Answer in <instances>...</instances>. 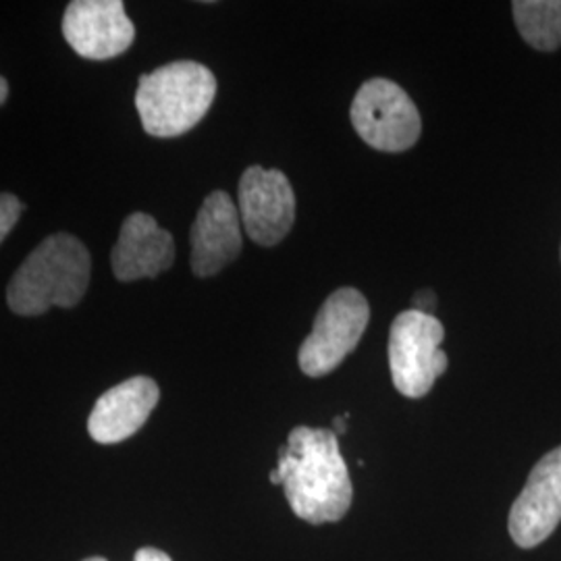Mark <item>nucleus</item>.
<instances>
[{
    "label": "nucleus",
    "instance_id": "1",
    "mask_svg": "<svg viewBox=\"0 0 561 561\" xmlns=\"http://www.w3.org/2000/svg\"><path fill=\"white\" fill-rule=\"evenodd\" d=\"M277 472L285 497L301 520L327 524L347 514L354 486L333 431L296 426L280 447Z\"/></svg>",
    "mask_w": 561,
    "mask_h": 561
},
{
    "label": "nucleus",
    "instance_id": "2",
    "mask_svg": "<svg viewBox=\"0 0 561 561\" xmlns=\"http://www.w3.org/2000/svg\"><path fill=\"white\" fill-rule=\"evenodd\" d=\"M90 273V252L78 238L50 236L13 275L7 289L9 308L20 317H41L53 306L73 308L85 296Z\"/></svg>",
    "mask_w": 561,
    "mask_h": 561
},
{
    "label": "nucleus",
    "instance_id": "3",
    "mask_svg": "<svg viewBox=\"0 0 561 561\" xmlns=\"http://www.w3.org/2000/svg\"><path fill=\"white\" fill-rule=\"evenodd\" d=\"M217 96V80L196 60L169 62L141 76L136 108L141 127L154 138H178L194 129Z\"/></svg>",
    "mask_w": 561,
    "mask_h": 561
},
{
    "label": "nucleus",
    "instance_id": "4",
    "mask_svg": "<svg viewBox=\"0 0 561 561\" xmlns=\"http://www.w3.org/2000/svg\"><path fill=\"white\" fill-rule=\"evenodd\" d=\"M445 329L433 314L405 310L389 331V368L401 396L424 398L447 370V354L442 350Z\"/></svg>",
    "mask_w": 561,
    "mask_h": 561
},
{
    "label": "nucleus",
    "instance_id": "5",
    "mask_svg": "<svg viewBox=\"0 0 561 561\" xmlns=\"http://www.w3.org/2000/svg\"><path fill=\"white\" fill-rule=\"evenodd\" d=\"M368 321L370 306L358 289L341 287L333 291L322 304L312 333L301 343V373L308 377L333 373L356 350Z\"/></svg>",
    "mask_w": 561,
    "mask_h": 561
},
{
    "label": "nucleus",
    "instance_id": "6",
    "mask_svg": "<svg viewBox=\"0 0 561 561\" xmlns=\"http://www.w3.org/2000/svg\"><path fill=\"white\" fill-rule=\"evenodd\" d=\"M350 117L362 140L381 152H403L421 138L416 104L396 81L385 78L362 83Z\"/></svg>",
    "mask_w": 561,
    "mask_h": 561
},
{
    "label": "nucleus",
    "instance_id": "7",
    "mask_svg": "<svg viewBox=\"0 0 561 561\" xmlns=\"http://www.w3.org/2000/svg\"><path fill=\"white\" fill-rule=\"evenodd\" d=\"M238 210L250 240L264 248L277 245L296 221L294 187L277 169L250 167L241 175Z\"/></svg>",
    "mask_w": 561,
    "mask_h": 561
},
{
    "label": "nucleus",
    "instance_id": "8",
    "mask_svg": "<svg viewBox=\"0 0 561 561\" xmlns=\"http://www.w3.org/2000/svg\"><path fill=\"white\" fill-rule=\"evenodd\" d=\"M62 36L83 59L106 60L134 44L136 27L121 0H73L65 9Z\"/></svg>",
    "mask_w": 561,
    "mask_h": 561
},
{
    "label": "nucleus",
    "instance_id": "9",
    "mask_svg": "<svg viewBox=\"0 0 561 561\" xmlns=\"http://www.w3.org/2000/svg\"><path fill=\"white\" fill-rule=\"evenodd\" d=\"M561 522V447L533 468L510 512V535L522 549H533L551 537Z\"/></svg>",
    "mask_w": 561,
    "mask_h": 561
},
{
    "label": "nucleus",
    "instance_id": "10",
    "mask_svg": "<svg viewBox=\"0 0 561 561\" xmlns=\"http://www.w3.org/2000/svg\"><path fill=\"white\" fill-rule=\"evenodd\" d=\"M241 219L227 192H213L202 202L192 227V271L198 277L219 275L241 252Z\"/></svg>",
    "mask_w": 561,
    "mask_h": 561
},
{
    "label": "nucleus",
    "instance_id": "11",
    "mask_svg": "<svg viewBox=\"0 0 561 561\" xmlns=\"http://www.w3.org/2000/svg\"><path fill=\"white\" fill-rule=\"evenodd\" d=\"M175 262V241L159 227L154 217L134 213L121 225L119 240L113 248V273L123 283L154 279Z\"/></svg>",
    "mask_w": 561,
    "mask_h": 561
},
{
    "label": "nucleus",
    "instance_id": "12",
    "mask_svg": "<svg viewBox=\"0 0 561 561\" xmlns=\"http://www.w3.org/2000/svg\"><path fill=\"white\" fill-rule=\"evenodd\" d=\"M159 398V385L148 377H134L108 389L88 419L90 437L104 445L129 439L150 419Z\"/></svg>",
    "mask_w": 561,
    "mask_h": 561
},
{
    "label": "nucleus",
    "instance_id": "13",
    "mask_svg": "<svg viewBox=\"0 0 561 561\" xmlns=\"http://www.w3.org/2000/svg\"><path fill=\"white\" fill-rule=\"evenodd\" d=\"M516 27L533 48L551 53L561 46V0H516Z\"/></svg>",
    "mask_w": 561,
    "mask_h": 561
},
{
    "label": "nucleus",
    "instance_id": "14",
    "mask_svg": "<svg viewBox=\"0 0 561 561\" xmlns=\"http://www.w3.org/2000/svg\"><path fill=\"white\" fill-rule=\"evenodd\" d=\"M23 204L13 194H0V243L20 221Z\"/></svg>",
    "mask_w": 561,
    "mask_h": 561
},
{
    "label": "nucleus",
    "instance_id": "15",
    "mask_svg": "<svg viewBox=\"0 0 561 561\" xmlns=\"http://www.w3.org/2000/svg\"><path fill=\"white\" fill-rule=\"evenodd\" d=\"M435 304H437V296H435L431 289H422V291H419V294L414 296V300H412V310L431 314V310L435 308Z\"/></svg>",
    "mask_w": 561,
    "mask_h": 561
},
{
    "label": "nucleus",
    "instance_id": "16",
    "mask_svg": "<svg viewBox=\"0 0 561 561\" xmlns=\"http://www.w3.org/2000/svg\"><path fill=\"white\" fill-rule=\"evenodd\" d=\"M134 561H173L164 551L161 549H154V547H144L138 553Z\"/></svg>",
    "mask_w": 561,
    "mask_h": 561
},
{
    "label": "nucleus",
    "instance_id": "17",
    "mask_svg": "<svg viewBox=\"0 0 561 561\" xmlns=\"http://www.w3.org/2000/svg\"><path fill=\"white\" fill-rule=\"evenodd\" d=\"M9 99V81L0 76V106Z\"/></svg>",
    "mask_w": 561,
    "mask_h": 561
},
{
    "label": "nucleus",
    "instance_id": "18",
    "mask_svg": "<svg viewBox=\"0 0 561 561\" xmlns=\"http://www.w3.org/2000/svg\"><path fill=\"white\" fill-rule=\"evenodd\" d=\"M345 422H347V414H343V416L335 419V422H333V424H335V431H333V433H335L337 437L345 433V428H347V426H345Z\"/></svg>",
    "mask_w": 561,
    "mask_h": 561
},
{
    "label": "nucleus",
    "instance_id": "19",
    "mask_svg": "<svg viewBox=\"0 0 561 561\" xmlns=\"http://www.w3.org/2000/svg\"><path fill=\"white\" fill-rule=\"evenodd\" d=\"M271 482H273V484H280L279 472H277V468L271 472Z\"/></svg>",
    "mask_w": 561,
    "mask_h": 561
},
{
    "label": "nucleus",
    "instance_id": "20",
    "mask_svg": "<svg viewBox=\"0 0 561 561\" xmlns=\"http://www.w3.org/2000/svg\"><path fill=\"white\" fill-rule=\"evenodd\" d=\"M83 561H106V560H104V558H88V560H83Z\"/></svg>",
    "mask_w": 561,
    "mask_h": 561
}]
</instances>
